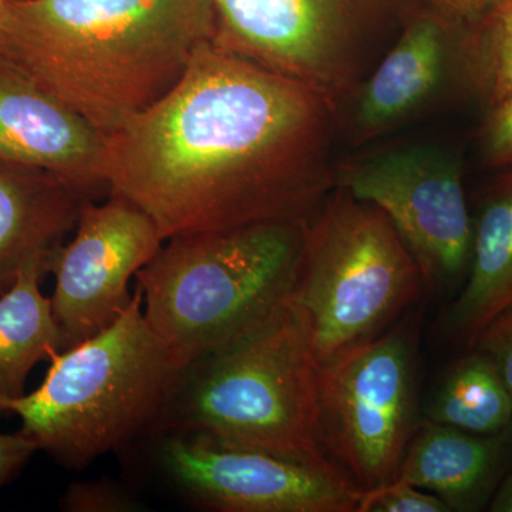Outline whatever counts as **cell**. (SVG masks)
Returning a JSON list of instances; mask_svg holds the SVG:
<instances>
[{"label": "cell", "instance_id": "cell-2", "mask_svg": "<svg viewBox=\"0 0 512 512\" xmlns=\"http://www.w3.org/2000/svg\"><path fill=\"white\" fill-rule=\"evenodd\" d=\"M214 36L212 0H12L0 55L107 137L167 96Z\"/></svg>", "mask_w": 512, "mask_h": 512}, {"label": "cell", "instance_id": "cell-1", "mask_svg": "<svg viewBox=\"0 0 512 512\" xmlns=\"http://www.w3.org/2000/svg\"><path fill=\"white\" fill-rule=\"evenodd\" d=\"M338 127L309 87L210 42L167 96L107 136L104 185L164 242L309 221L336 188Z\"/></svg>", "mask_w": 512, "mask_h": 512}, {"label": "cell", "instance_id": "cell-21", "mask_svg": "<svg viewBox=\"0 0 512 512\" xmlns=\"http://www.w3.org/2000/svg\"><path fill=\"white\" fill-rule=\"evenodd\" d=\"M62 508L69 512L140 511L141 504L120 485L110 481H86L69 485L62 498Z\"/></svg>", "mask_w": 512, "mask_h": 512}, {"label": "cell", "instance_id": "cell-17", "mask_svg": "<svg viewBox=\"0 0 512 512\" xmlns=\"http://www.w3.org/2000/svg\"><path fill=\"white\" fill-rule=\"evenodd\" d=\"M46 272L47 262H32L0 296V399L25 394L33 367L62 350L52 299L40 291Z\"/></svg>", "mask_w": 512, "mask_h": 512}, {"label": "cell", "instance_id": "cell-12", "mask_svg": "<svg viewBox=\"0 0 512 512\" xmlns=\"http://www.w3.org/2000/svg\"><path fill=\"white\" fill-rule=\"evenodd\" d=\"M106 154L103 133L0 55V167L39 171L90 191L104 185Z\"/></svg>", "mask_w": 512, "mask_h": 512}, {"label": "cell", "instance_id": "cell-18", "mask_svg": "<svg viewBox=\"0 0 512 512\" xmlns=\"http://www.w3.org/2000/svg\"><path fill=\"white\" fill-rule=\"evenodd\" d=\"M434 423L476 434L500 433L512 424V396L490 356L471 349L437 387L427 407Z\"/></svg>", "mask_w": 512, "mask_h": 512}, {"label": "cell", "instance_id": "cell-4", "mask_svg": "<svg viewBox=\"0 0 512 512\" xmlns=\"http://www.w3.org/2000/svg\"><path fill=\"white\" fill-rule=\"evenodd\" d=\"M318 369L289 299L245 335L185 367L156 433L333 463L320 439Z\"/></svg>", "mask_w": 512, "mask_h": 512}, {"label": "cell", "instance_id": "cell-10", "mask_svg": "<svg viewBox=\"0 0 512 512\" xmlns=\"http://www.w3.org/2000/svg\"><path fill=\"white\" fill-rule=\"evenodd\" d=\"M161 473L195 504L221 512H357L363 490L335 463H309L160 431Z\"/></svg>", "mask_w": 512, "mask_h": 512}, {"label": "cell", "instance_id": "cell-23", "mask_svg": "<svg viewBox=\"0 0 512 512\" xmlns=\"http://www.w3.org/2000/svg\"><path fill=\"white\" fill-rule=\"evenodd\" d=\"M470 349L491 357L512 396V306L485 326Z\"/></svg>", "mask_w": 512, "mask_h": 512}, {"label": "cell", "instance_id": "cell-13", "mask_svg": "<svg viewBox=\"0 0 512 512\" xmlns=\"http://www.w3.org/2000/svg\"><path fill=\"white\" fill-rule=\"evenodd\" d=\"M448 37L443 18L414 13L349 103L352 141L386 133L437 93L447 72Z\"/></svg>", "mask_w": 512, "mask_h": 512}, {"label": "cell", "instance_id": "cell-7", "mask_svg": "<svg viewBox=\"0 0 512 512\" xmlns=\"http://www.w3.org/2000/svg\"><path fill=\"white\" fill-rule=\"evenodd\" d=\"M212 3V43L309 87L339 114L414 15V0Z\"/></svg>", "mask_w": 512, "mask_h": 512}, {"label": "cell", "instance_id": "cell-27", "mask_svg": "<svg viewBox=\"0 0 512 512\" xmlns=\"http://www.w3.org/2000/svg\"><path fill=\"white\" fill-rule=\"evenodd\" d=\"M10 3L12 0H0V37L5 32L10 18Z\"/></svg>", "mask_w": 512, "mask_h": 512}, {"label": "cell", "instance_id": "cell-5", "mask_svg": "<svg viewBox=\"0 0 512 512\" xmlns=\"http://www.w3.org/2000/svg\"><path fill=\"white\" fill-rule=\"evenodd\" d=\"M308 221L168 239L137 272L144 315L181 365L245 335L289 302Z\"/></svg>", "mask_w": 512, "mask_h": 512}, {"label": "cell", "instance_id": "cell-6", "mask_svg": "<svg viewBox=\"0 0 512 512\" xmlns=\"http://www.w3.org/2000/svg\"><path fill=\"white\" fill-rule=\"evenodd\" d=\"M416 258L393 222L336 187L306 224L291 302L318 365L382 335L423 284Z\"/></svg>", "mask_w": 512, "mask_h": 512}, {"label": "cell", "instance_id": "cell-15", "mask_svg": "<svg viewBox=\"0 0 512 512\" xmlns=\"http://www.w3.org/2000/svg\"><path fill=\"white\" fill-rule=\"evenodd\" d=\"M87 191L39 171L0 167V296L76 228Z\"/></svg>", "mask_w": 512, "mask_h": 512}, {"label": "cell", "instance_id": "cell-9", "mask_svg": "<svg viewBox=\"0 0 512 512\" xmlns=\"http://www.w3.org/2000/svg\"><path fill=\"white\" fill-rule=\"evenodd\" d=\"M336 187L393 222L424 281L444 284L470 268L474 222L456 154L434 146L384 151L335 165Z\"/></svg>", "mask_w": 512, "mask_h": 512}, {"label": "cell", "instance_id": "cell-20", "mask_svg": "<svg viewBox=\"0 0 512 512\" xmlns=\"http://www.w3.org/2000/svg\"><path fill=\"white\" fill-rule=\"evenodd\" d=\"M437 495L413 485L392 483L363 491L357 512H450Z\"/></svg>", "mask_w": 512, "mask_h": 512}, {"label": "cell", "instance_id": "cell-11", "mask_svg": "<svg viewBox=\"0 0 512 512\" xmlns=\"http://www.w3.org/2000/svg\"><path fill=\"white\" fill-rule=\"evenodd\" d=\"M146 212L117 195L101 205L84 202L76 235L50 259L56 276L53 315L66 350L92 338L130 303L128 282L163 247Z\"/></svg>", "mask_w": 512, "mask_h": 512}, {"label": "cell", "instance_id": "cell-25", "mask_svg": "<svg viewBox=\"0 0 512 512\" xmlns=\"http://www.w3.org/2000/svg\"><path fill=\"white\" fill-rule=\"evenodd\" d=\"M431 2L440 9L441 15L474 23L485 10L490 8L494 0H431Z\"/></svg>", "mask_w": 512, "mask_h": 512}, {"label": "cell", "instance_id": "cell-19", "mask_svg": "<svg viewBox=\"0 0 512 512\" xmlns=\"http://www.w3.org/2000/svg\"><path fill=\"white\" fill-rule=\"evenodd\" d=\"M471 25L473 32L461 46L464 66L493 107L512 93V0H494Z\"/></svg>", "mask_w": 512, "mask_h": 512}, {"label": "cell", "instance_id": "cell-24", "mask_svg": "<svg viewBox=\"0 0 512 512\" xmlns=\"http://www.w3.org/2000/svg\"><path fill=\"white\" fill-rule=\"evenodd\" d=\"M39 450L37 444L19 431L0 434V488L8 484Z\"/></svg>", "mask_w": 512, "mask_h": 512}, {"label": "cell", "instance_id": "cell-14", "mask_svg": "<svg viewBox=\"0 0 512 512\" xmlns=\"http://www.w3.org/2000/svg\"><path fill=\"white\" fill-rule=\"evenodd\" d=\"M512 446V424L495 434L427 421L414 434L394 480L437 495L451 511L483 508Z\"/></svg>", "mask_w": 512, "mask_h": 512}, {"label": "cell", "instance_id": "cell-26", "mask_svg": "<svg viewBox=\"0 0 512 512\" xmlns=\"http://www.w3.org/2000/svg\"><path fill=\"white\" fill-rule=\"evenodd\" d=\"M491 512H512V468L508 476L504 478L503 483L498 485L497 490L491 500Z\"/></svg>", "mask_w": 512, "mask_h": 512}, {"label": "cell", "instance_id": "cell-16", "mask_svg": "<svg viewBox=\"0 0 512 512\" xmlns=\"http://www.w3.org/2000/svg\"><path fill=\"white\" fill-rule=\"evenodd\" d=\"M507 168L485 191L467 284L447 315L448 336L467 348L512 306V165Z\"/></svg>", "mask_w": 512, "mask_h": 512}, {"label": "cell", "instance_id": "cell-3", "mask_svg": "<svg viewBox=\"0 0 512 512\" xmlns=\"http://www.w3.org/2000/svg\"><path fill=\"white\" fill-rule=\"evenodd\" d=\"M184 369L148 323L137 286L111 325L52 356L35 392L0 399V414H18L39 450L80 470L153 436Z\"/></svg>", "mask_w": 512, "mask_h": 512}, {"label": "cell", "instance_id": "cell-8", "mask_svg": "<svg viewBox=\"0 0 512 512\" xmlns=\"http://www.w3.org/2000/svg\"><path fill=\"white\" fill-rule=\"evenodd\" d=\"M320 439L330 460L367 491L392 483L416 430L410 332L389 333L319 365Z\"/></svg>", "mask_w": 512, "mask_h": 512}, {"label": "cell", "instance_id": "cell-22", "mask_svg": "<svg viewBox=\"0 0 512 512\" xmlns=\"http://www.w3.org/2000/svg\"><path fill=\"white\" fill-rule=\"evenodd\" d=\"M485 164L493 168L512 165V93L490 107L481 136Z\"/></svg>", "mask_w": 512, "mask_h": 512}]
</instances>
